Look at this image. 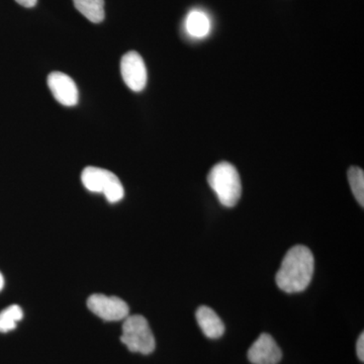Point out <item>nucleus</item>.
I'll return each mask as SVG.
<instances>
[{"label":"nucleus","mask_w":364,"mask_h":364,"mask_svg":"<svg viewBox=\"0 0 364 364\" xmlns=\"http://www.w3.org/2000/svg\"><path fill=\"white\" fill-rule=\"evenodd\" d=\"M88 309L107 322L124 320L129 316V306L123 299L105 294H92L87 299Z\"/></svg>","instance_id":"obj_5"},{"label":"nucleus","mask_w":364,"mask_h":364,"mask_svg":"<svg viewBox=\"0 0 364 364\" xmlns=\"http://www.w3.org/2000/svg\"><path fill=\"white\" fill-rule=\"evenodd\" d=\"M196 321L203 334L210 339H218L225 332L224 323L210 306H202L196 311Z\"/></svg>","instance_id":"obj_9"},{"label":"nucleus","mask_w":364,"mask_h":364,"mask_svg":"<svg viewBox=\"0 0 364 364\" xmlns=\"http://www.w3.org/2000/svg\"><path fill=\"white\" fill-rule=\"evenodd\" d=\"M4 277H2L1 273H0V291H1L2 289H4Z\"/></svg>","instance_id":"obj_16"},{"label":"nucleus","mask_w":364,"mask_h":364,"mask_svg":"<svg viewBox=\"0 0 364 364\" xmlns=\"http://www.w3.org/2000/svg\"><path fill=\"white\" fill-rule=\"evenodd\" d=\"M48 86L59 104L65 107H74L77 105L78 88L70 76L62 72H52L48 76Z\"/></svg>","instance_id":"obj_7"},{"label":"nucleus","mask_w":364,"mask_h":364,"mask_svg":"<svg viewBox=\"0 0 364 364\" xmlns=\"http://www.w3.org/2000/svg\"><path fill=\"white\" fill-rule=\"evenodd\" d=\"M314 274L312 251L303 245H296L287 251L277 273V284L287 294L305 291Z\"/></svg>","instance_id":"obj_1"},{"label":"nucleus","mask_w":364,"mask_h":364,"mask_svg":"<svg viewBox=\"0 0 364 364\" xmlns=\"http://www.w3.org/2000/svg\"><path fill=\"white\" fill-rule=\"evenodd\" d=\"M18 4H21V6L28 7H33L37 4V0H16Z\"/></svg>","instance_id":"obj_15"},{"label":"nucleus","mask_w":364,"mask_h":364,"mask_svg":"<svg viewBox=\"0 0 364 364\" xmlns=\"http://www.w3.org/2000/svg\"><path fill=\"white\" fill-rule=\"evenodd\" d=\"M208 182L225 207H234L240 200V176L230 163L223 161L215 165L208 173Z\"/></svg>","instance_id":"obj_2"},{"label":"nucleus","mask_w":364,"mask_h":364,"mask_svg":"<svg viewBox=\"0 0 364 364\" xmlns=\"http://www.w3.org/2000/svg\"><path fill=\"white\" fill-rule=\"evenodd\" d=\"M74 6L91 23L105 20V0H73Z\"/></svg>","instance_id":"obj_10"},{"label":"nucleus","mask_w":364,"mask_h":364,"mask_svg":"<svg viewBox=\"0 0 364 364\" xmlns=\"http://www.w3.org/2000/svg\"><path fill=\"white\" fill-rule=\"evenodd\" d=\"M83 186L91 193H102L109 203L123 200L124 189L116 174L100 167H86L81 174Z\"/></svg>","instance_id":"obj_4"},{"label":"nucleus","mask_w":364,"mask_h":364,"mask_svg":"<svg viewBox=\"0 0 364 364\" xmlns=\"http://www.w3.org/2000/svg\"><path fill=\"white\" fill-rule=\"evenodd\" d=\"M122 330V343L126 345L131 352L148 355L154 351L156 346L155 337L149 323L143 316H128L124 320Z\"/></svg>","instance_id":"obj_3"},{"label":"nucleus","mask_w":364,"mask_h":364,"mask_svg":"<svg viewBox=\"0 0 364 364\" xmlns=\"http://www.w3.org/2000/svg\"><path fill=\"white\" fill-rule=\"evenodd\" d=\"M23 317V313L21 306L16 305L7 306L0 313V332L13 331Z\"/></svg>","instance_id":"obj_12"},{"label":"nucleus","mask_w":364,"mask_h":364,"mask_svg":"<svg viewBox=\"0 0 364 364\" xmlns=\"http://www.w3.org/2000/svg\"><path fill=\"white\" fill-rule=\"evenodd\" d=\"M356 352H358V356L359 360L364 361V334L361 333L360 336L358 340V344H356Z\"/></svg>","instance_id":"obj_14"},{"label":"nucleus","mask_w":364,"mask_h":364,"mask_svg":"<svg viewBox=\"0 0 364 364\" xmlns=\"http://www.w3.org/2000/svg\"><path fill=\"white\" fill-rule=\"evenodd\" d=\"M282 358L279 345L267 333L261 334L248 351V359L253 364H277Z\"/></svg>","instance_id":"obj_8"},{"label":"nucleus","mask_w":364,"mask_h":364,"mask_svg":"<svg viewBox=\"0 0 364 364\" xmlns=\"http://www.w3.org/2000/svg\"><path fill=\"white\" fill-rule=\"evenodd\" d=\"M121 73L124 83L135 92H140L147 85V68L140 54L131 51L121 60Z\"/></svg>","instance_id":"obj_6"},{"label":"nucleus","mask_w":364,"mask_h":364,"mask_svg":"<svg viewBox=\"0 0 364 364\" xmlns=\"http://www.w3.org/2000/svg\"><path fill=\"white\" fill-rule=\"evenodd\" d=\"M186 31L191 37L200 38L205 37L210 32V23L207 14L202 11H191L186 21Z\"/></svg>","instance_id":"obj_11"},{"label":"nucleus","mask_w":364,"mask_h":364,"mask_svg":"<svg viewBox=\"0 0 364 364\" xmlns=\"http://www.w3.org/2000/svg\"><path fill=\"white\" fill-rule=\"evenodd\" d=\"M348 181L352 193L355 196L359 205H364V172L359 167H351L348 170Z\"/></svg>","instance_id":"obj_13"}]
</instances>
